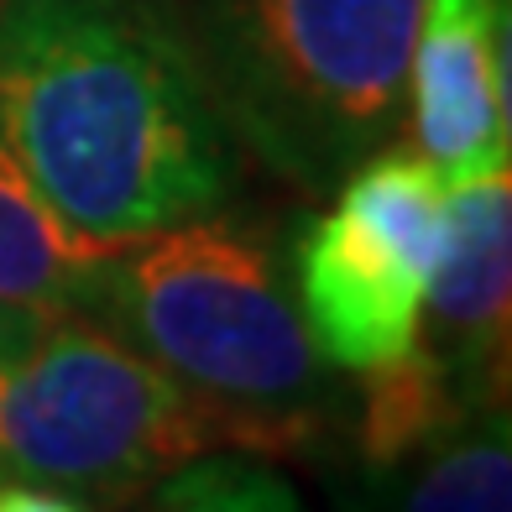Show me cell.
<instances>
[{"instance_id": "obj_4", "label": "cell", "mask_w": 512, "mask_h": 512, "mask_svg": "<svg viewBox=\"0 0 512 512\" xmlns=\"http://www.w3.org/2000/svg\"><path fill=\"white\" fill-rule=\"evenodd\" d=\"M215 450L251 455L220 408L79 309L0 356V455L27 481L131 497Z\"/></svg>"}, {"instance_id": "obj_2", "label": "cell", "mask_w": 512, "mask_h": 512, "mask_svg": "<svg viewBox=\"0 0 512 512\" xmlns=\"http://www.w3.org/2000/svg\"><path fill=\"white\" fill-rule=\"evenodd\" d=\"M74 309L220 408L256 460L309 450L335 424L340 382L319 356L272 230L230 215L105 241Z\"/></svg>"}, {"instance_id": "obj_9", "label": "cell", "mask_w": 512, "mask_h": 512, "mask_svg": "<svg viewBox=\"0 0 512 512\" xmlns=\"http://www.w3.org/2000/svg\"><path fill=\"white\" fill-rule=\"evenodd\" d=\"M465 413H476L455 392V382L439 371V361L413 345L408 356L361 371V413H356V445L361 460L392 471L434 445L445 429H455Z\"/></svg>"}, {"instance_id": "obj_8", "label": "cell", "mask_w": 512, "mask_h": 512, "mask_svg": "<svg viewBox=\"0 0 512 512\" xmlns=\"http://www.w3.org/2000/svg\"><path fill=\"white\" fill-rule=\"evenodd\" d=\"M105 241L63 225L0 142V298L37 309H74L79 283Z\"/></svg>"}, {"instance_id": "obj_11", "label": "cell", "mask_w": 512, "mask_h": 512, "mask_svg": "<svg viewBox=\"0 0 512 512\" xmlns=\"http://www.w3.org/2000/svg\"><path fill=\"white\" fill-rule=\"evenodd\" d=\"M157 512H309V507L256 455L215 450L157 481Z\"/></svg>"}, {"instance_id": "obj_3", "label": "cell", "mask_w": 512, "mask_h": 512, "mask_svg": "<svg viewBox=\"0 0 512 512\" xmlns=\"http://www.w3.org/2000/svg\"><path fill=\"white\" fill-rule=\"evenodd\" d=\"M424 0H189L199 74L230 142L298 194H335L408 110Z\"/></svg>"}, {"instance_id": "obj_7", "label": "cell", "mask_w": 512, "mask_h": 512, "mask_svg": "<svg viewBox=\"0 0 512 512\" xmlns=\"http://www.w3.org/2000/svg\"><path fill=\"white\" fill-rule=\"evenodd\" d=\"M413 152L445 183L507 162V0H424L408 63Z\"/></svg>"}, {"instance_id": "obj_14", "label": "cell", "mask_w": 512, "mask_h": 512, "mask_svg": "<svg viewBox=\"0 0 512 512\" xmlns=\"http://www.w3.org/2000/svg\"><path fill=\"white\" fill-rule=\"evenodd\" d=\"M0 476H6V455H0Z\"/></svg>"}, {"instance_id": "obj_13", "label": "cell", "mask_w": 512, "mask_h": 512, "mask_svg": "<svg viewBox=\"0 0 512 512\" xmlns=\"http://www.w3.org/2000/svg\"><path fill=\"white\" fill-rule=\"evenodd\" d=\"M58 309H37V304H11V298H0V356L21 351L42 324H48Z\"/></svg>"}, {"instance_id": "obj_12", "label": "cell", "mask_w": 512, "mask_h": 512, "mask_svg": "<svg viewBox=\"0 0 512 512\" xmlns=\"http://www.w3.org/2000/svg\"><path fill=\"white\" fill-rule=\"evenodd\" d=\"M0 512H89L79 492L53 481H6L0 476Z\"/></svg>"}, {"instance_id": "obj_5", "label": "cell", "mask_w": 512, "mask_h": 512, "mask_svg": "<svg viewBox=\"0 0 512 512\" xmlns=\"http://www.w3.org/2000/svg\"><path fill=\"white\" fill-rule=\"evenodd\" d=\"M445 173L408 147H382L335 189L293 246V298L335 371L408 356L445 251Z\"/></svg>"}, {"instance_id": "obj_1", "label": "cell", "mask_w": 512, "mask_h": 512, "mask_svg": "<svg viewBox=\"0 0 512 512\" xmlns=\"http://www.w3.org/2000/svg\"><path fill=\"white\" fill-rule=\"evenodd\" d=\"M0 142L89 241L236 199V147L178 0H0Z\"/></svg>"}, {"instance_id": "obj_10", "label": "cell", "mask_w": 512, "mask_h": 512, "mask_svg": "<svg viewBox=\"0 0 512 512\" xmlns=\"http://www.w3.org/2000/svg\"><path fill=\"white\" fill-rule=\"evenodd\" d=\"M392 512H512V429L507 403L465 413L413 455Z\"/></svg>"}, {"instance_id": "obj_6", "label": "cell", "mask_w": 512, "mask_h": 512, "mask_svg": "<svg viewBox=\"0 0 512 512\" xmlns=\"http://www.w3.org/2000/svg\"><path fill=\"white\" fill-rule=\"evenodd\" d=\"M445 251L424 298L418 345L471 408L507 403L512 309V173L486 168L445 189Z\"/></svg>"}]
</instances>
